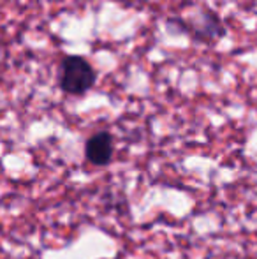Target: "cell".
Wrapping results in <instances>:
<instances>
[{
	"label": "cell",
	"mask_w": 257,
	"mask_h": 259,
	"mask_svg": "<svg viewBox=\"0 0 257 259\" xmlns=\"http://www.w3.org/2000/svg\"><path fill=\"white\" fill-rule=\"evenodd\" d=\"M95 71L86 58L72 55L65 57L60 74V89L69 96H83L95 85Z\"/></svg>",
	"instance_id": "cell-1"
},
{
	"label": "cell",
	"mask_w": 257,
	"mask_h": 259,
	"mask_svg": "<svg viewBox=\"0 0 257 259\" xmlns=\"http://www.w3.org/2000/svg\"><path fill=\"white\" fill-rule=\"evenodd\" d=\"M178 25L199 41H213V39H219L224 34L222 23L213 13H202V23H195V21L187 23V21L178 20Z\"/></svg>",
	"instance_id": "cell-3"
},
{
	"label": "cell",
	"mask_w": 257,
	"mask_h": 259,
	"mask_svg": "<svg viewBox=\"0 0 257 259\" xmlns=\"http://www.w3.org/2000/svg\"><path fill=\"white\" fill-rule=\"evenodd\" d=\"M113 136L106 131H100L86 140L85 157L88 162L95 164V166H106L113 157Z\"/></svg>",
	"instance_id": "cell-2"
}]
</instances>
